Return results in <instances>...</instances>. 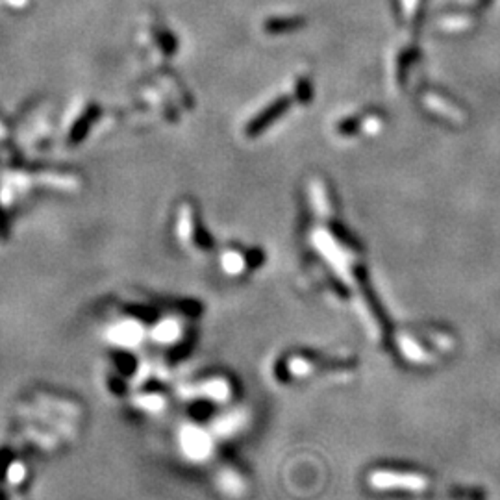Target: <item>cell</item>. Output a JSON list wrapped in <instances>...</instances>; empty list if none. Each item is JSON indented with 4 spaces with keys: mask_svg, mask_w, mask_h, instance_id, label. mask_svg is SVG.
<instances>
[{
    "mask_svg": "<svg viewBox=\"0 0 500 500\" xmlns=\"http://www.w3.org/2000/svg\"><path fill=\"white\" fill-rule=\"evenodd\" d=\"M371 485L378 490H395V487H404V490H421L427 485L422 476H411V474H399L380 471V473L371 474Z\"/></svg>",
    "mask_w": 500,
    "mask_h": 500,
    "instance_id": "cell-1",
    "label": "cell"
}]
</instances>
